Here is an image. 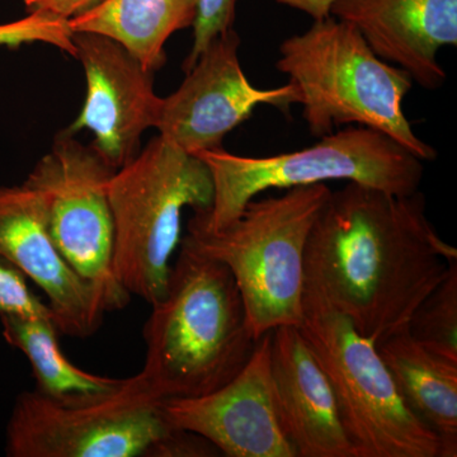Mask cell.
Masks as SVG:
<instances>
[{"instance_id":"cell-17","label":"cell","mask_w":457,"mask_h":457,"mask_svg":"<svg viewBox=\"0 0 457 457\" xmlns=\"http://www.w3.org/2000/svg\"><path fill=\"white\" fill-rule=\"evenodd\" d=\"M198 0H101L69 20L71 31L106 36L155 73L173 33L194 26Z\"/></svg>"},{"instance_id":"cell-11","label":"cell","mask_w":457,"mask_h":457,"mask_svg":"<svg viewBox=\"0 0 457 457\" xmlns=\"http://www.w3.org/2000/svg\"><path fill=\"white\" fill-rule=\"evenodd\" d=\"M77 57L87 78L82 111L69 131L89 130L93 147L113 170L140 152L141 135L154 128L163 98L154 73L125 47L98 33L74 32Z\"/></svg>"},{"instance_id":"cell-19","label":"cell","mask_w":457,"mask_h":457,"mask_svg":"<svg viewBox=\"0 0 457 457\" xmlns=\"http://www.w3.org/2000/svg\"><path fill=\"white\" fill-rule=\"evenodd\" d=\"M407 330L427 350L457 361V260L428 296L418 305Z\"/></svg>"},{"instance_id":"cell-22","label":"cell","mask_w":457,"mask_h":457,"mask_svg":"<svg viewBox=\"0 0 457 457\" xmlns=\"http://www.w3.org/2000/svg\"><path fill=\"white\" fill-rule=\"evenodd\" d=\"M237 0H198L197 16L194 23V45L183 71H188L210 42L233 29Z\"/></svg>"},{"instance_id":"cell-8","label":"cell","mask_w":457,"mask_h":457,"mask_svg":"<svg viewBox=\"0 0 457 457\" xmlns=\"http://www.w3.org/2000/svg\"><path fill=\"white\" fill-rule=\"evenodd\" d=\"M196 449L194 433L170 425L163 400L139 374L84 404H59L36 390L21 393L5 441L11 457H191Z\"/></svg>"},{"instance_id":"cell-21","label":"cell","mask_w":457,"mask_h":457,"mask_svg":"<svg viewBox=\"0 0 457 457\" xmlns=\"http://www.w3.org/2000/svg\"><path fill=\"white\" fill-rule=\"evenodd\" d=\"M17 267L0 257V318L46 319L53 321L50 306L42 302Z\"/></svg>"},{"instance_id":"cell-7","label":"cell","mask_w":457,"mask_h":457,"mask_svg":"<svg viewBox=\"0 0 457 457\" xmlns=\"http://www.w3.org/2000/svg\"><path fill=\"white\" fill-rule=\"evenodd\" d=\"M329 378L356 457H441L436 433L409 409L376 343L305 284L299 326Z\"/></svg>"},{"instance_id":"cell-13","label":"cell","mask_w":457,"mask_h":457,"mask_svg":"<svg viewBox=\"0 0 457 457\" xmlns=\"http://www.w3.org/2000/svg\"><path fill=\"white\" fill-rule=\"evenodd\" d=\"M0 257L44 291L59 335L86 338L101 326L104 312L60 253L42 198L26 182L0 187Z\"/></svg>"},{"instance_id":"cell-15","label":"cell","mask_w":457,"mask_h":457,"mask_svg":"<svg viewBox=\"0 0 457 457\" xmlns=\"http://www.w3.org/2000/svg\"><path fill=\"white\" fill-rule=\"evenodd\" d=\"M270 381L279 423L297 457H356L329 378L299 327L270 330Z\"/></svg>"},{"instance_id":"cell-2","label":"cell","mask_w":457,"mask_h":457,"mask_svg":"<svg viewBox=\"0 0 457 457\" xmlns=\"http://www.w3.org/2000/svg\"><path fill=\"white\" fill-rule=\"evenodd\" d=\"M152 309L139 375L159 399L215 392L242 371L257 345L230 270L187 246L179 245L167 291Z\"/></svg>"},{"instance_id":"cell-16","label":"cell","mask_w":457,"mask_h":457,"mask_svg":"<svg viewBox=\"0 0 457 457\" xmlns=\"http://www.w3.org/2000/svg\"><path fill=\"white\" fill-rule=\"evenodd\" d=\"M376 348L409 409L440 440L441 457H456L457 361L427 350L408 330Z\"/></svg>"},{"instance_id":"cell-4","label":"cell","mask_w":457,"mask_h":457,"mask_svg":"<svg viewBox=\"0 0 457 457\" xmlns=\"http://www.w3.org/2000/svg\"><path fill=\"white\" fill-rule=\"evenodd\" d=\"M330 194L327 183L299 186L282 196L253 198L220 230L187 224L180 245L228 267L257 341L302 323L306 243Z\"/></svg>"},{"instance_id":"cell-3","label":"cell","mask_w":457,"mask_h":457,"mask_svg":"<svg viewBox=\"0 0 457 457\" xmlns=\"http://www.w3.org/2000/svg\"><path fill=\"white\" fill-rule=\"evenodd\" d=\"M276 68L296 87L297 104L314 137L332 134L338 126H363L398 141L420 161L437 156L403 111L413 87L411 75L376 56L350 23L333 16L314 21L308 31L282 42Z\"/></svg>"},{"instance_id":"cell-20","label":"cell","mask_w":457,"mask_h":457,"mask_svg":"<svg viewBox=\"0 0 457 457\" xmlns=\"http://www.w3.org/2000/svg\"><path fill=\"white\" fill-rule=\"evenodd\" d=\"M73 33L66 18L36 9L21 20L0 25V46L18 47L42 42L77 57Z\"/></svg>"},{"instance_id":"cell-12","label":"cell","mask_w":457,"mask_h":457,"mask_svg":"<svg viewBox=\"0 0 457 457\" xmlns=\"http://www.w3.org/2000/svg\"><path fill=\"white\" fill-rule=\"evenodd\" d=\"M174 428L201 436L228 457H297L273 400L270 332L262 336L242 371L215 392L163 400Z\"/></svg>"},{"instance_id":"cell-24","label":"cell","mask_w":457,"mask_h":457,"mask_svg":"<svg viewBox=\"0 0 457 457\" xmlns=\"http://www.w3.org/2000/svg\"><path fill=\"white\" fill-rule=\"evenodd\" d=\"M278 4L302 11L312 20H321L329 16V5L333 0H276Z\"/></svg>"},{"instance_id":"cell-6","label":"cell","mask_w":457,"mask_h":457,"mask_svg":"<svg viewBox=\"0 0 457 457\" xmlns=\"http://www.w3.org/2000/svg\"><path fill=\"white\" fill-rule=\"evenodd\" d=\"M212 171L213 201L209 212H194L188 224L216 231L236 220L246 204L267 189L348 180L387 194L420 191L425 167L383 132L348 126L299 152L263 158L231 154L224 147L197 153Z\"/></svg>"},{"instance_id":"cell-25","label":"cell","mask_w":457,"mask_h":457,"mask_svg":"<svg viewBox=\"0 0 457 457\" xmlns=\"http://www.w3.org/2000/svg\"><path fill=\"white\" fill-rule=\"evenodd\" d=\"M40 2V0H25L26 7L29 9V11H32L33 8H35V5L37 4V3Z\"/></svg>"},{"instance_id":"cell-5","label":"cell","mask_w":457,"mask_h":457,"mask_svg":"<svg viewBox=\"0 0 457 457\" xmlns=\"http://www.w3.org/2000/svg\"><path fill=\"white\" fill-rule=\"evenodd\" d=\"M114 227V272L130 295L158 303L167 291L170 260L180 245L182 212H209L212 171L203 159L161 135L108 180Z\"/></svg>"},{"instance_id":"cell-14","label":"cell","mask_w":457,"mask_h":457,"mask_svg":"<svg viewBox=\"0 0 457 457\" xmlns=\"http://www.w3.org/2000/svg\"><path fill=\"white\" fill-rule=\"evenodd\" d=\"M329 16L353 26L376 56L423 88L444 86L437 53L457 45V0H333Z\"/></svg>"},{"instance_id":"cell-18","label":"cell","mask_w":457,"mask_h":457,"mask_svg":"<svg viewBox=\"0 0 457 457\" xmlns=\"http://www.w3.org/2000/svg\"><path fill=\"white\" fill-rule=\"evenodd\" d=\"M5 342L25 354L36 380L35 390L53 402L78 405L111 395L126 378L90 374L66 359L54 321L46 319L0 318Z\"/></svg>"},{"instance_id":"cell-9","label":"cell","mask_w":457,"mask_h":457,"mask_svg":"<svg viewBox=\"0 0 457 457\" xmlns=\"http://www.w3.org/2000/svg\"><path fill=\"white\" fill-rule=\"evenodd\" d=\"M113 171L93 145H84L65 130L26 179L42 198L57 249L89 286L104 314L122 311L131 297L114 272V227L108 200Z\"/></svg>"},{"instance_id":"cell-1","label":"cell","mask_w":457,"mask_h":457,"mask_svg":"<svg viewBox=\"0 0 457 457\" xmlns=\"http://www.w3.org/2000/svg\"><path fill=\"white\" fill-rule=\"evenodd\" d=\"M457 249L427 218L426 198L348 182L332 192L305 249V284L375 343L407 330L444 281Z\"/></svg>"},{"instance_id":"cell-23","label":"cell","mask_w":457,"mask_h":457,"mask_svg":"<svg viewBox=\"0 0 457 457\" xmlns=\"http://www.w3.org/2000/svg\"><path fill=\"white\" fill-rule=\"evenodd\" d=\"M99 2L101 0H40L32 11L40 9V11L49 12V13L71 20V17L88 11Z\"/></svg>"},{"instance_id":"cell-10","label":"cell","mask_w":457,"mask_h":457,"mask_svg":"<svg viewBox=\"0 0 457 457\" xmlns=\"http://www.w3.org/2000/svg\"><path fill=\"white\" fill-rule=\"evenodd\" d=\"M239 47V35L230 29L201 53L179 88L162 102L155 129L163 139L191 154L218 149L261 104L287 111L297 104L293 83L255 88L240 65Z\"/></svg>"}]
</instances>
